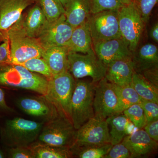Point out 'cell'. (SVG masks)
I'll return each instance as SVG.
<instances>
[{
    "label": "cell",
    "mask_w": 158,
    "mask_h": 158,
    "mask_svg": "<svg viewBox=\"0 0 158 158\" xmlns=\"http://www.w3.org/2000/svg\"><path fill=\"white\" fill-rule=\"evenodd\" d=\"M23 17L8 31L0 32L1 40H9L11 62L16 65L32 58H42L44 51L37 38L25 34L21 27Z\"/></svg>",
    "instance_id": "cell-1"
},
{
    "label": "cell",
    "mask_w": 158,
    "mask_h": 158,
    "mask_svg": "<svg viewBox=\"0 0 158 158\" xmlns=\"http://www.w3.org/2000/svg\"><path fill=\"white\" fill-rule=\"evenodd\" d=\"M44 123L20 117L8 119L1 128L2 142L9 148L30 146L37 141Z\"/></svg>",
    "instance_id": "cell-2"
},
{
    "label": "cell",
    "mask_w": 158,
    "mask_h": 158,
    "mask_svg": "<svg viewBox=\"0 0 158 158\" xmlns=\"http://www.w3.org/2000/svg\"><path fill=\"white\" fill-rule=\"evenodd\" d=\"M0 85L32 90L46 96L48 80L22 65L10 63L0 68Z\"/></svg>",
    "instance_id": "cell-3"
},
{
    "label": "cell",
    "mask_w": 158,
    "mask_h": 158,
    "mask_svg": "<svg viewBox=\"0 0 158 158\" xmlns=\"http://www.w3.org/2000/svg\"><path fill=\"white\" fill-rule=\"evenodd\" d=\"M95 85L92 81L76 80L71 101L70 116L76 130L94 116L93 102Z\"/></svg>",
    "instance_id": "cell-4"
},
{
    "label": "cell",
    "mask_w": 158,
    "mask_h": 158,
    "mask_svg": "<svg viewBox=\"0 0 158 158\" xmlns=\"http://www.w3.org/2000/svg\"><path fill=\"white\" fill-rule=\"evenodd\" d=\"M45 123L36 141L50 146L70 148L74 143L77 130L70 119L59 115Z\"/></svg>",
    "instance_id": "cell-5"
},
{
    "label": "cell",
    "mask_w": 158,
    "mask_h": 158,
    "mask_svg": "<svg viewBox=\"0 0 158 158\" xmlns=\"http://www.w3.org/2000/svg\"><path fill=\"white\" fill-rule=\"evenodd\" d=\"M75 81L68 71L55 76L48 80V90L45 96L55 106L59 115L70 120L71 101Z\"/></svg>",
    "instance_id": "cell-6"
},
{
    "label": "cell",
    "mask_w": 158,
    "mask_h": 158,
    "mask_svg": "<svg viewBox=\"0 0 158 158\" xmlns=\"http://www.w3.org/2000/svg\"><path fill=\"white\" fill-rule=\"evenodd\" d=\"M106 70V65L94 50L86 54L68 52V71L76 80L90 77L96 84L105 77Z\"/></svg>",
    "instance_id": "cell-7"
},
{
    "label": "cell",
    "mask_w": 158,
    "mask_h": 158,
    "mask_svg": "<svg viewBox=\"0 0 158 158\" xmlns=\"http://www.w3.org/2000/svg\"><path fill=\"white\" fill-rule=\"evenodd\" d=\"M117 12L121 37L133 52L138 48L145 24L133 2L123 5Z\"/></svg>",
    "instance_id": "cell-8"
},
{
    "label": "cell",
    "mask_w": 158,
    "mask_h": 158,
    "mask_svg": "<svg viewBox=\"0 0 158 158\" xmlns=\"http://www.w3.org/2000/svg\"><path fill=\"white\" fill-rule=\"evenodd\" d=\"M87 22L93 44L121 37L117 11L90 13Z\"/></svg>",
    "instance_id": "cell-9"
},
{
    "label": "cell",
    "mask_w": 158,
    "mask_h": 158,
    "mask_svg": "<svg viewBox=\"0 0 158 158\" xmlns=\"http://www.w3.org/2000/svg\"><path fill=\"white\" fill-rule=\"evenodd\" d=\"M110 143V130L106 119L94 116L77 130L74 143L70 148Z\"/></svg>",
    "instance_id": "cell-10"
},
{
    "label": "cell",
    "mask_w": 158,
    "mask_h": 158,
    "mask_svg": "<svg viewBox=\"0 0 158 158\" xmlns=\"http://www.w3.org/2000/svg\"><path fill=\"white\" fill-rule=\"evenodd\" d=\"M93 106L94 116L105 119L120 113L117 95L105 77L95 84Z\"/></svg>",
    "instance_id": "cell-11"
},
{
    "label": "cell",
    "mask_w": 158,
    "mask_h": 158,
    "mask_svg": "<svg viewBox=\"0 0 158 158\" xmlns=\"http://www.w3.org/2000/svg\"><path fill=\"white\" fill-rule=\"evenodd\" d=\"M74 28L65 21L64 14L54 21H47L37 37L44 49L54 47L65 46Z\"/></svg>",
    "instance_id": "cell-12"
},
{
    "label": "cell",
    "mask_w": 158,
    "mask_h": 158,
    "mask_svg": "<svg viewBox=\"0 0 158 158\" xmlns=\"http://www.w3.org/2000/svg\"><path fill=\"white\" fill-rule=\"evenodd\" d=\"M18 107L29 116L42 119L45 122L59 115L55 106L45 96L24 97L16 101Z\"/></svg>",
    "instance_id": "cell-13"
},
{
    "label": "cell",
    "mask_w": 158,
    "mask_h": 158,
    "mask_svg": "<svg viewBox=\"0 0 158 158\" xmlns=\"http://www.w3.org/2000/svg\"><path fill=\"white\" fill-rule=\"evenodd\" d=\"M93 48L106 66L115 60L132 58V52L121 37L93 44Z\"/></svg>",
    "instance_id": "cell-14"
},
{
    "label": "cell",
    "mask_w": 158,
    "mask_h": 158,
    "mask_svg": "<svg viewBox=\"0 0 158 158\" xmlns=\"http://www.w3.org/2000/svg\"><path fill=\"white\" fill-rule=\"evenodd\" d=\"M37 0H0V32L8 31L23 17V12Z\"/></svg>",
    "instance_id": "cell-15"
},
{
    "label": "cell",
    "mask_w": 158,
    "mask_h": 158,
    "mask_svg": "<svg viewBox=\"0 0 158 158\" xmlns=\"http://www.w3.org/2000/svg\"><path fill=\"white\" fill-rule=\"evenodd\" d=\"M122 142L129 150L131 158L149 155L158 149L157 141L152 139L142 129L126 136Z\"/></svg>",
    "instance_id": "cell-16"
},
{
    "label": "cell",
    "mask_w": 158,
    "mask_h": 158,
    "mask_svg": "<svg viewBox=\"0 0 158 158\" xmlns=\"http://www.w3.org/2000/svg\"><path fill=\"white\" fill-rule=\"evenodd\" d=\"M134 72L132 58L118 59L107 65L105 78L114 85L126 86L131 85Z\"/></svg>",
    "instance_id": "cell-17"
},
{
    "label": "cell",
    "mask_w": 158,
    "mask_h": 158,
    "mask_svg": "<svg viewBox=\"0 0 158 158\" xmlns=\"http://www.w3.org/2000/svg\"><path fill=\"white\" fill-rule=\"evenodd\" d=\"M132 60L135 71L139 74L158 66L157 47L152 44H144L133 52Z\"/></svg>",
    "instance_id": "cell-18"
},
{
    "label": "cell",
    "mask_w": 158,
    "mask_h": 158,
    "mask_svg": "<svg viewBox=\"0 0 158 158\" xmlns=\"http://www.w3.org/2000/svg\"><path fill=\"white\" fill-rule=\"evenodd\" d=\"M66 47L69 52L86 54L94 50L87 22L73 29Z\"/></svg>",
    "instance_id": "cell-19"
},
{
    "label": "cell",
    "mask_w": 158,
    "mask_h": 158,
    "mask_svg": "<svg viewBox=\"0 0 158 158\" xmlns=\"http://www.w3.org/2000/svg\"><path fill=\"white\" fill-rule=\"evenodd\" d=\"M47 21L39 5L35 3L21 20L22 29L27 36L37 38Z\"/></svg>",
    "instance_id": "cell-20"
},
{
    "label": "cell",
    "mask_w": 158,
    "mask_h": 158,
    "mask_svg": "<svg viewBox=\"0 0 158 158\" xmlns=\"http://www.w3.org/2000/svg\"><path fill=\"white\" fill-rule=\"evenodd\" d=\"M68 55L66 47H54L44 49L42 58L55 76L68 71Z\"/></svg>",
    "instance_id": "cell-21"
},
{
    "label": "cell",
    "mask_w": 158,
    "mask_h": 158,
    "mask_svg": "<svg viewBox=\"0 0 158 158\" xmlns=\"http://www.w3.org/2000/svg\"><path fill=\"white\" fill-rule=\"evenodd\" d=\"M64 9L65 21L74 28L86 22L90 14L88 0H68Z\"/></svg>",
    "instance_id": "cell-22"
},
{
    "label": "cell",
    "mask_w": 158,
    "mask_h": 158,
    "mask_svg": "<svg viewBox=\"0 0 158 158\" xmlns=\"http://www.w3.org/2000/svg\"><path fill=\"white\" fill-rule=\"evenodd\" d=\"M110 127V142L112 145L120 143L126 136L134 132V125L123 113H117L106 118Z\"/></svg>",
    "instance_id": "cell-23"
},
{
    "label": "cell",
    "mask_w": 158,
    "mask_h": 158,
    "mask_svg": "<svg viewBox=\"0 0 158 158\" xmlns=\"http://www.w3.org/2000/svg\"><path fill=\"white\" fill-rule=\"evenodd\" d=\"M131 85L142 100L158 103V89L140 74L134 72Z\"/></svg>",
    "instance_id": "cell-24"
},
{
    "label": "cell",
    "mask_w": 158,
    "mask_h": 158,
    "mask_svg": "<svg viewBox=\"0 0 158 158\" xmlns=\"http://www.w3.org/2000/svg\"><path fill=\"white\" fill-rule=\"evenodd\" d=\"M35 158H68L73 156L70 148L50 146L37 141L30 145Z\"/></svg>",
    "instance_id": "cell-25"
},
{
    "label": "cell",
    "mask_w": 158,
    "mask_h": 158,
    "mask_svg": "<svg viewBox=\"0 0 158 158\" xmlns=\"http://www.w3.org/2000/svg\"><path fill=\"white\" fill-rule=\"evenodd\" d=\"M112 84L118 97L120 113L132 105L140 103L142 99L131 85L120 86Z\"/></svg>",
    "instance_id": "cell-26"
},
{
    "label": "cell",
    "mask_w": 158,
    "mask_h": 158,
    "mask_svg": "<svg viewBox=\"0 0 158 158\" xmlns=\"http://www.w3.org/2000/svg\"><path fill=\"white\" fill-rule=\"evenodd\" d=\"M111 143L92 145L85 147L71 148L73 155L81 158H104L112 148Z\"/></svg>",
    "instance_id": "cell-27"
},
{
    "label": "cell",
    "mask_w": 158,
    "mask_h": 158,
    "mask_svg": "<svg viewBox=\"0 0 158 158\" xmlns=\"http://www.w3.org/2000/svg\"><path fill=\"white\" fill-rule=\"evenodd\" d=\"M48 21H54L65 13V9L59 0H37Z\"/></svg>",
    "instance_id": "cell-28"
},
{
    "label": "cell",
    "mask_w": 158,
    "mask_h": 158,
    "mask_svg": "<svg viewBox=\"0 0 158 158\" xmlns=\"http://www.w3.org/2000/svg\"><path fill=\"white\" fill-rule=\"evenodd\" d=\"M122 113L138 129L143 128L147 124L144 111L140 103L132 105Z\"/></svg>",
    "instance_id": "cell-29"
},
{
    "label": "cell",
    "mask_w": 158,
    "mask_h": 158,
    "mask_svg": "<svg viewBox=\"0 0 158 158\" xmlns=\"http://www.w3.org/2000/svg\"><path fill=\"white\" fill-rule=\"evenodd\" d=\"M32 72L41 74L48 80L53 77L48 65L42 58H34L19 64Z\"/></svg>",
    "instance_id": "cell-30"
},
{
    "label": "cell",
    "mask_w": 158,
    "mask_h": 158,
    "mask_svg": "<svg viewBox=\"0 0 158 158\" xmlns=\"http://www.w3.org/2000/svg\"><path fill=\"white\" fill-rule=\"evenodd\" d=\"M88 2L91 14L107 10L118 11L124 5L119 0H88Z\"/></svg>",
    "instance_id": "cell-31"
},
{
    "label": "cell",
    "mask_w": 158,
    "mask_h": 158,
    "mask_svg": "<svg viewBox=\"0 0 158 158\" xmlns=\"http://www.w3.org/2000/svg\"><path fill=\"white\" fill-rule=\"evenodd\" d=\"M158 0H133V3L141 15L144 24L148 23Z\"/></svg>",
    "instance_id": "cell-32"
},
{
    "label": "cell",
    "mask_w": 158,
    "mask_h": 158,
    "mask_svg": "<svg viewBox=\"0 0 158 158\" xmlns=\"http://www.w3.org/2000/svg\"><path fill=\"white\" fill-rule=\"evenodd\" d=\"M140 104L144 111L147 123L158 120L157 103L141 100Z\"/></svg>",
    "instance_id": "cell-33"
},
{
    "label": "cell",
    "mask_w": 158,
    "mask_h": 158,
    "mask_svg": "<svg viewBox=\"0 0 158 158\" xmlns=\"http://www.w3.org/2000/svg\"><path fill=\"white\" fill-rule=\"evenodd\" d=\"M6 154L8 158H35L30 146L9 148Z\"/></svg>",
    "instance_id": "cell-34"
},
{
    "label": "cell",
    "mask_w": 158,
    "mask_h": 158,
    "mask_svg": "<svg viewBox=\"0 0 158 158\" xmlns=\"http://www.w3.org/2000/svg\"><path fill=\"white\" fill-rule=\"evenodd\" d=\"M131 158V153L127 148L122 142L113 145L112 148L104 158Z\"/></svg>",
    "instance_id": "cell-35"
},
{
    "label": "cell",
    "mask_w": 158,
    "mask_h": 158,
    "mask_svg": "<svg viewBox=\"0 0 158 158\" xmlns=\"http://www.w3.org/2000/svg\"><path fill=\"white\" fill-rule=\"evenodd\" d=\"M3 41L0 45V68L11 63L9 40L6 39Z\"/></svg>",
    "instance_id": "cell-36"
},
{
    "label": "cell",
    "mask_w": 158,
    "mask_h": 158,
    "mask_svg": "<svg viewBox=\"0 0 158 158\" xmlns=\"http://www.w3.org/2000/svg\"><path fill=\"white\" fill-rule=\"evenodd\" d=\"M140 74L158 89V66L145 71Z\"/></svg>",
    "instance_id": "cell-37"
},
{
    "label": "cell",
    "mask_w": 158,
    "mask_h": 158,
    "mask_svg": "<svg viewBox=\"0 0 158 158\" xmlns=\"http://www.w3.org/2000/svg\"><path fill=\"white\" fill-rule=\"evenodd\" d=\"M144 131L152 139L158 141V120L147 123L144 127Z\"/></svg>",
    "instance_id": "cell-38"
},
{
    "label": "cell",
    "mask_w": 158,
    "mask_h": 158,
    "mask_svg": "<svg viewBox=\"0 0 158 158\" xmlns=\"http://www.w3.org/2000/svg\"><path fill=\"white\" fill-rule=\"evenodd\" d=\"M0 111L3 112H13V110L7 104L4 91L0 88Z\"/></svg>",
    "instance_id": "cell-39"
},
{
    "label": "cell",
    "mask_w": 158,
    "mask_h": 158,
    "mask_svg": "<svg viewBox=\"0 0 158 158\" xmlns=\"http://www.w3.org/2000/svg\"><path fill=\"white\" fill-rule=\"evenodd\" d=\"M149 37L154 42L158 43V23H155L149 31Z\"/></svg>",
    "instance_id": "cell-40"
},
{
    "label": "cell",
    "mask_w": 158,
    "mask_h": 158,
    "mask_svg": "<svg viewBox=\"0 0 158 158\" xmlns=\"http://www.w3.org/2000/svg\"><path fill=\"white\" fill-rule=\"evenodd\" d=\"M123 5H128L133 2V0H119Z\"/></svg>",
    "instance_id": "cell-41"
},
{
    "label": "cell",
    "mask_w": 158,
    "mask_h": 158,
    "mask_svg": "<svg viewBox=\"0 0 158 158\" xmlns=\"http://www.w3.org/2000/svg\"><path fill=\"white\" fill-rule=\"evenodd\" d=\"M7 157L6 154L2 150L0 149V158H4Z\"/></svg>",
    "instance_id": "cell-42"
},
{
    "label": "cell",
    "mask_w": 158,
    "mask_h": 158,
    "mask_svg": "<svg viewBox=\"0 0 158 158\" xmlns=\"http://www.w3.org/2000/svg\"><path fill=\"white\" fill-rule=\"evenodd\" d=\"M59 1H60V2L62 3V6H63L64 8L66 3L68 2V0H59Z\"/></svg>",
    "instance_id": "cell-43"
},
{
    "label": "cell",
    "mask_w": 158,
    "mask_h": 158,
    "mask_svg": "<svg viewBox=\"0 0 158 158\" xmlns=\"http://www.w3.org/2000/svg\"><path fill=\"white\" fill-rule=\"evenodd\" d=\"M1 126H0V133H1Z\"/></svg>",
    "instance_id": "cell-44"
}]
</instances>
